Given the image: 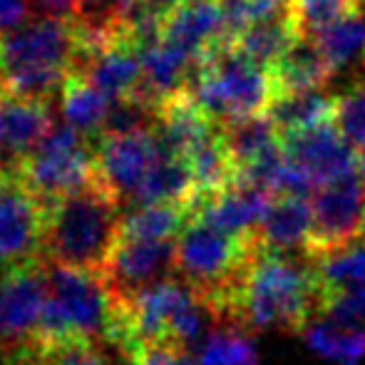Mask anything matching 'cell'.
Listing matches in <instances>:
<instances>
[{
  "label": "cell",
  "mask_w": 365,
  "mask_h": 365,
  "mask_svg": "<svg viewBox=\"0 0 365 365\" xmlns=\"http://www.w3.org/2000/svg\"><path fill=\"white\" fill-rule=\"evenodd\" d=\"M281 145L291 162H296L316 187L358 172V149L336 122H323L293 135H284Z\"/></svg>",
  "instance_id": "13"
},
{
  "label": "cell",
  "mask_w": 365,
  "mask_h": 365,
  "mask_svg": "<svg viewBox=\"0 0 365 365\" xmlns=\"http://www.w3.org/2000/svg\"><path fill=\"white\" fill-rule=\"evenodd\" d=\"M303 336L313 351L336 363L353 365L365 356V326L318 316L303 328Z\"/></svg>",
  "instance_id": "25"
},
{
  "label": "cell",
  "mask_w": 365,
  "mask_h": 365,
  "mask_svg": "<svg viewBox=\"0 0 365 365\" xmlns=\"http://www.w3.org/2000/svg\"><path fill=\"white\" fill-rule=\"evenodd\" d=\"M162 154L164 149L152 127L125 135H100L95 137L97 179L127 209Z\"/></svg>",
  "instance_id": "11"
},
{
  "label": "cell",
  "mask_w": 365,
  "mask_h": 365,
  "mask_svg": "<svg viewBox=\"0 0 365 365\" xmlns=\"http://www.w3.org/2000/svg\"><path fill=\"white\" fill-rule=\"evenodd\" d=\"M164 40L194 60L224 43V20L217 0H184L164 15Z\"/></svg>",
  "instance_id": "15"
},
{
  "label": "cell",
  "mask_w": 365,
  "mask_h": 365,
  "mask_svg": "<svg viewBox=\"0 0 365 365\" xmlns=\"http://www.w3.org/2000/svg\"><path fill=\"white\" fill-rule=\"evenodd\" d=\"M221 135H224V142L229 147L236 169L246 167V164L259 159L269 149L281 145V135L269 115H256L221 125Z\"/></svg>",
  "instance_id": "29"
},
{
  "label": "cell",
  "mask_w": 365,
  "mask_h": 365,
  "mask_svg": "<svg viewBox=\"0 0 365 365\" xmlns=\"http://www.w3.org/2000/svg\"><path fill=\"white\" fill-rule=\"evenodd\" d=\"M75 70H80L100 92H105L107 100L132 95L142 80V58L132 45L125 40L107 45L105 50L95 53L92 58L82 60Z\"/></svg>",
  "instance_id": "19"
},
{
  "label": "cell",
  "mask_w": 365,
  "mask_h": 365,
  "mask_svg": "<svg viewBox=\"0 0 365 365\" xmlns=\"http://www.w3.org/2000/svg\"><path fill=\"white\" fill-rule=\"evenodd\" d=\"M82 3L85 0H33V5H38L45 15H53V18H75L80 13Z\"/></svg>",
  "instance_id": "35"
},
{
  "label": "cell",
  "mask_w": 365,
  "mask_h": 365,
  "mask_svg": "<svg viewBox=\"0 0 365 365\" xmlns=\"http://www.w3.org/2000/svg\"><path fill=\"white\" fill-rule=\"evenodd\" d=\"M298 38H301V30H298L293 15L286 13L279 15V18H266L251 23L244 33L236 35L234 45L246 58L254 60L256 65L269 70Z\"/></svg>",
  "instance_id": "23"
},
{
  "label": "cell",
  "mask_w": 365,
  "mask_h": 365,
  "mask_svg": "<svg viewBox=\"0 0 365 365\" xmlns=\"http://www.w3.org/2000/svg\"><path fill=\"white\" fill-rule=\"evenodd\" d=\"M125 207L100 182L48 202L43 261L102 276L122 234Z\"/></svg>",
  "instance_id": "3"
},
{
  "label": "cell",
  "mask_w": 365,
  "mask_h": 365,
  "mask_svg": "<svg viewBox=\"0 0 365 365\" xmlns=\"http://www.w3.org/2000/svg\"><path fill=\"white\" fill-rule=\"evenodd\" d=\"M30 5L33 0H0V30L25 23L30 15Z\"/></svg>",
  "instance_id": "34"
},
{
  "label": "cell",
  "mask_w": 365,
  "mask_h": 365,
  "mask_svg": "<svg viewBox=\"0 0 365 365\" xmlns=\"http://www.w3.org/2000/svg\"><path fill=\"white\" fill-rule=\"evenodd\" d=\"M45 271H48V301L35 341L50 343L65 338H90L107 343L110 293L105 279L90 271L48 264V261Z\"/></svg>",
  "instance_id": "6"
},
{
  "label": "cell",
  "mask_w": 365,
  "mask_h": 365,
  "mask_svg": "<svg viewBox=\"0 0 365 365\" xmlns=\"http://www.w3.org/2000/svg\"><path fill=\"white\" fill-rule=\"evenodd\" d=\"M0 149H3V130H0Z\"/></svg>",
  "instance_id": "38"
},
{
  "label": "cell",
  "mask_w": 365,
  "mask_h": 365,
  "mask_svg": "<svg viewBox=\"0 0 365 365\" xmlns=\"http://www.w3.org/2000/svg\"><path fill=\"white\" fill-rule=\"evenodd\" d=\"M338 95H328L326 87L303 92H286L274 95L266 115L276 125L279 135H293V132L308 130V127L323 125V122H336Z\"/></svg>",
  "instance_id": "20"
},
{
  "label": "cell",
  "mask_w": 365,
  "mask_h": 365,
  "mask_svg": "<svg viewBox=\"0 0 365 365\" xmlns=\"http://www.w3.org/2000/svg\"><path fill=\"white\" fill-rule=\"evenodd\" d=\"M48 202L25 182L15 162L0 164V269L43 259Z\"/></svg>",
  "instance_id": "9"
},
{
  "label": "cell",
  "mask_w": 365,
  "mask_h": 365,
  "mask_svg": "<svg viewBox=\"0 0 365 365\" xmlns=\"http://www.w3.org/2000/svg\"><path fill=\"white\" fill-rule=\"evenodd\" d=\"M361 0H291V15L306 38L318 35L323 28L356 10Z\"/></svg>",
  "instance_id": "32"
},
{
  "label": "cell",
  "mask_w": 365,
  "mask_h": 365,
  "mask_svg": "<svg viewBox=\"0 0 365 365\" xmlns=\"http://www.w3.org/2000/svg\"><path fill=\"white\" fill-rule=\"evenodd\" d=\"M187 90L219 127L266 115L274 100L269 70L246 58L234 40H224L197 60Z\"/></svg>",
  "instance_id": "5"
},
{
  "label": "cell",
  "mask_w": 365,
  "mask_h": 365,
  "mask_svg": "<svg viewBox=\"0 0 365 365\" xmlns=\"http://www.w3.org/2000/svg\"><path fill=\"white\" fill-rule=\"evenodd\" d=\"M313 261H316L318 276H321L326 303L338 293L365 286V236L336 251H328V254L318 256Z\"/></svg>",
  "instance_id": "26"
},
{
  "label": "cell",
  "mask_w": 365,
  "mask_h": 365,
  "mask_svg": "<svg viewBox=\"0 0 365 365\" xmlns=\"http://www.w3.org/2000/svg\"><path fill=\"white\" fill-rule=\"evenodd\" d=\"M259 249L256 231L231 234L192 212L174 241V274L189 286L214 323H226L241 276Z\"/></svg>",
  "instance_id": "2"
},
{
  "label": "cell",
  "mask_w": 365,
  "mask_h": 365,
  "mask_svg": "<svg viewBox=\"0 0 365 365\" xmlns=\"http://www.w3.org/2000/svg\"><path fill=\"white\" fill-rule=\"evenodd\" d=\"M358 169H361V174H363V179H365V142L363 145H358Z\"/></svg>",
  "instance_id": "37"
},
{
  "label": "cell",
  "mask_w": 365,
  "mask_h": 365,
  "mask_svg": "<svg viewBox=\"0 0 365 365\" xmlns=\"http://www.w3.org/2000/svg\"><path fill=\"white\" fill-rule=\"evenodd\" d=\"M15 365H117L100 341L65 338V341H35Z\"/></svg>",
  "instance_id": "30"
},
{
  "label": "cell",
  "mask_w": 365,
  "mask_h": 365,
  "mask_svg": "<svg viewBox=\"0 0 365 365\" xmlns=\"http://www.w3.org/2000/svg\"><path fill=\"white\" fill-rule=\"evenodd\" d=\"M48 301L45 261L0 269V358L15 365L38 338L40 318Z\"/></svg>",
  "instance_id": "8"
},
{
  "label": "cell",
  "mask_w": 365,
  "mask_h": 365,
  "mask_svg": "<svg viewBox=\"0 0 365 365\" xmlns=\"http://www.w3.org/2000/svg\"><path fill=\"white\" fill-rule=\"evenodd\" d=\"M187 162L192 167L194 182H197V197H209V194L219 192L239 179V169L229 154L221 127H217L212 135H207L199 145L189 149Z\"/></svg>",
  "instance_id": "24"
},
{
  "label": "cell",
  "mask_w": 365,
  "mask_h": 365,
  "mask_svg": "<svg viewBox=\"0 0 365 365\" xmlns=\"http://www.w3.org/2000/svg\"><path fill=\"white\" fill-rule=\"evenodd\" d=\"M323 308L326 296L311 256L259 249L241 276L226 323L249 333H303L313 318L323 316Z\"/></svg>",
  "instance_id": "1"
},
{
  "label": "cell",
  "mask_w": 365,
  "mask_h": 365,
  "mask_svg": "<svg viewBox=\"0 0 365 365\" xmlns=\"http://www.w3.org/2000/svg\"><path fill=\"white\" fill-rule=\"evenodd\" d=\"M336 125L351 140V145L358 147L365 142V85H356L353 90L338 95Z\"/></svg>",
  "instance_id": "33"
},
{
  "label": "cell",
  "mask_w": 365,
  "mask_h": 365,
  "mask_svg": "<svg viewBox=\"0 0 365 365\" xmlns=\"http://www.w3.org/2000/svg\"><path fill=\"white\" fill-rule=\"evenodd\" d=\"M363 65H365V55H363Z\"/></svg>",
  "instance_id": "39"
},
{
  "label": "cell",
  "mask_w": 365,
  "mask_h": 365,
  "mask_svg": "<svg viewBox=\"0 0 365 365\" xmlns=\"http://www.w3.org/2000/svg\"><path fill=\"white\" fill-rule=\"evenodd\" d=\"M311 226V197H306V194H274L259 226H256V241L261 249L269 251L306 254Z\"/></svg>",
  "instance_id": "16"
},
{
  "label": "cell",
  "mask_w": 365,
  "mask_h": 365,
  "mask_svg": "<svg viewBox=\"0 0 365 365\" xmlns=\"http://www.w3.org/2000/svg\"><path fill=\"white\" fill-rule=\"evenodd\" d=\"M75 63L73 20L45 15L0 30V82L5 95L50 102Z\"/></svg>",
  "instance_id": "4"
},
{
  "label": "cell",
  "mask_w": 365,
  "mask_h": 365,
  "mask_svg": "<svg viewBox=\"0 0 365 365\" xmlns=\"http://www.w3.org/2000/svg\"><path fill=\"white\" fill-rule=\"evenodd\" d=\"M313 40L336 73L365 55V3L323 28L318 35H313Z\"/></svg>",
  "instance_id": "28"
},
{
  "label": "cell",
  "mask_w": 365,
  "mask_h": 365,
  "mask_svg": "<svg viewBox=\"0 0 365 365\" xmlns=\"http://www.w3.org/2000/svg\"><path fill=\"white\" fill-rule=\"evenodd\" d=\"M249 336L251 333L236 323H214L194 361L197 365H259Z\"/></svg>",
  "instance_id": "31"
},
{
  "label": "cell",
  "mask_w": 365,
  "mask_h": 365,
  "mask_svg": "<svg viewBox=\"0 0 365 365\" xmlns=\"http://www.w3.org/2000/svg\"><path fill=\"white\" fill-rule=\"evenodd\" d=\"M197 194V182H194V174L187 157L164 152L152 167V172L147 174L145 184L140 187V192L132 199L130 207L152 202H177L192 207Z\"/></svg>",
  "instance_id": "21"
},
{
  "label": "cell",
  "mask_w": 365,
  "mask_h": 365,
  "mask_svg": "<svg viewBox=\"0 0 365 365\" xmlns=\"http://www.w3.org/2000/svg\"><path fill=\"white\" fill-rule=\"evenodd\" d=\"M53 127L48 100H28V97L5 95L0 97V130L3 149L13 159L28 154Z\"/></svg>",
  "instance_id": "18"
},
{
  "label": "cell",
  "mask_w": 365,
  "mask_h": 365,
  "mask_svg": "<svg viewBox=\"0 0 365 365\" xmlns=\"http://www.w3.org/2000/svg\"><path fill=\"white\" fill-rule=\"evenodd\" d=\"M311 209L313 226L306 246V256L311 259L365 236V179L361 169L313 189Z\"/></svg>",
  "instance_id": "10"
},
{
  "label": "cell",
  "mask_w": 365,
  "mask_h": 365,
  "mask_svg": "<svg viewBox=\"0 0 365 365\" xmlns=\"http://www.w3.org/2000/svg\"><path fill=\"white\" fill-rule=\"evenodd\" d=\"M274 95H286V92H303L318 90L331 82L336 70L331 68L328 58L321 53L313 38H301L276 60L269 68Z\"/></svg>",
  "instance_id": "17"
},
{
  "label": "cell",
  "mask_w": 365,
  "mask_h": 365,
  "mask_svg": "<svg viewBox=\"0 0 365 365\" xmlns=\"http://www.w3.org/2000/svg\"><path fill=\"white\" fill-rule=\"evenodd\" d=\"M271 199H274L271 192L244 182V179H236L229 187L219 189L209 197H197L192 212L217 224L219 229L246 236L256 231Z\"/></svg>",
  "instance_id": "14"
},
{
  "label": "cell",
  "mask_w": 365,
  "mask_h": 365,
  "mask_svg": "<svg viewBox=\"0 0 365 365\" xmlns=\"http://www.w3.org/2000/svg\"><path fill=\"white\" fill-rule=\"evenodd\" d=\"M192 207L177 202H152L127 207L122 217V236L140 239H177L182 226L187 224Z\"/></svg>",
  "instance_id": "27"
},
{
  "label": "cell",
  "mask_w": 365,
  "mask_h": 365,
  "mask_svg": "<svg viewBox=\"0 0 365 365\" xmlns=\"http://www.w3.org/2000/svg\"><path fill=\"white\" fill-rule=\"evenodd\" d=\"M142 5H147L149 10H154V13H162L167 15L172 8H177L179 3H184V0H140Z\"/></svg>",
  "instance_id": "36"
},
{
  "label": "cell",
  "mask_w": 365,
  "mask_h": 365,
  "mask_svg": "<svg viewBox=\"0 0 365 365\" xmlns=\"http://www.w3.org/2000/svg\"><path fill=\"white\" fill-rule=\"evenodd\" d=\"M174 241L177 239H140L120 234L117 249L102 274L110 298H132L159 281L177 276Z\"/></svg>",
  "instance_id": "12"
},
{
  "label": "cell",
  "mask_w": 365,
  "mask_h": 365,
  "mask_svg": "<svg viewBox=\"0 0 365 365\" xmlns=\"http://www.w3.org/2000/svg\"><path fill=\"white\" fill-rule=\"evenodd\" d=\"M107 100L105 92H100L80 70H70L60 87V112L68 125L80 130L87 137H97L102 132L107 117Z\"/></svg>",
  "instance_id": "22"
},
{
  "label": "cell",
  "mask_w": 365,
  "mask_h": 365,
  "mask_svg": "<svg viewBox=\"0 0 365 365\" xmlns=\"http://www.w3.org/2000/svg\"><path fill=\"white\" fill-rule=\"evenodd\" d=\"M25 182L45 199L65 197L80 189L97 184V159H95V137L82 135L68 122L50 127L45 137L28 154L13 159Z\"/></svg>",
  "instance_id": "7"
}]
</instances>
